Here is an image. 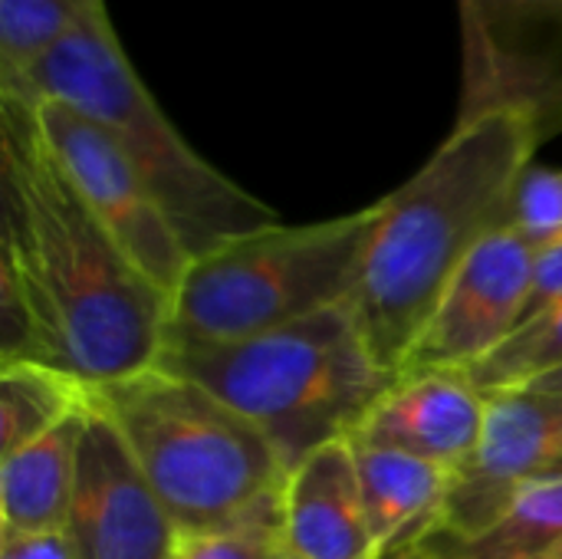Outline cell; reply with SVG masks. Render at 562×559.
Segmentation results:
<instances>
[{"label":"cell","mask_w":562,"mask_h":559,"mask_svg":"<svg viewBox=\"0 0 562 559\" xmlns=\"http://www.w3.org/2000/svg\"><path fill=\"white\" fill-rule=\"evenodd\" d=\"M0 359L86 385L158 366L168 333V297L86 208L20 92H0Z\"/></svg>","instance_id":"1"},{"label":"cell","mask_w":562,"mask_h":559,"mask_svg":"<svg viewBox=\"0 0 562 559\" xmlns=\"http://www.w3.org/2000/svg\"><path fill=\"white\" fill-rule=\"evenodd\" d=\"M540 145L537 125L517 109L458 115L422 171L379 201L349 310L392 376L402 372L461 264L507 224L517 181Z\"/></svg>","instance_id":"2"},{"label":"cell","mask_w":562,"mask_h":559,"mask_svg":"<svg viewBox=\"0 0 562 559\" xmlns=\"http://www.w3.org/2000/svg\"><path fill=\"white\" fill-rule=\"evenodd\" d=\"M0 92L49 99L99 125L148 181L191 257L277 224L267 201L231 181L175 128L128 63L109 13L72 30L23 76L0 82Z\"/></svg>","instance_id":"3"},{"label":"cell","mask_w":562,"mask_h":559,"mask_svg":"<svg viewBox=\"0 0 562 559\" xmlns=\"http://www.w3.org/2000/svg\"><path fill=\"white\" fill-rule=\"evenodd\" d=\"M89 392L181 540L237 527L283 497L273 445L201 382L158 362Z\"/></svg>","instance_id":"4"},{"label":"cell","mask_w":562,"mask_h":559,"mask_svg":"<svg viewBox=\"0 0 562 559\" xmlns=\"http://www.w3.org/2000/svg\"><path fill=\"white\" fill-rule=\"evenodd\" d=\"M158 362L260 428L286 474L313 451L352 438L398 379L372 356L349 303L244 343L165 349Z\"/></svg>","instance_id":"5"},{"label":"cell","mask_w":562,"mask_h":559,"mask_svg":"<svg viewBox=\"0 0 562 559\" xmlns=\"http://www.w3.org/2000/svg\"><path fill=\"white\" fill-rule=\"evenodd\" d=\"M375 221L379 201L316 224L277 221L194 257L168 303L165 349L244 343L346 306Z\"/></svg>","instance_id":"6"},{"label":"cell","mask_w":562,"mask_h":559,"mask_svg":"<svg viewBox=\"0 0 562 559\" xmlns=\"http://www.w3.org/2000/svg\"><path fill=\"white\" fill-rule=\"evenodd\" d=\"M461 112H524L540 138L562 132V0H458Z\"/></svg>","instance_id":"7"},{"label":"cell","mask_w":562,"mask_h":559,"mask_svg":"<svg viewBox=\"0 0 562 559\" xmlns=\"http://www.w3.org/2000/svg\"><path fill=\"white\" fill-rule=\"evenodd\" d=\"M33 105L49 152L86 208L171 303L194 257L148 181L125 152L79 112L49 99H33Z\"/></svg>","instance_id":"8"},{"label":"cell","mask_w":562,"mask_h":559,"mask_svg":"<svg viewBox=\"0 0 562 559\" xmlns=\"http://www.w3.org/2000/svg\"><path fill=\"white\" fill-rule=\"evenodd\" d=\"M63 537L72 559H178L184 544L92 392Z\"/></svg>","instance_id":"9"},{"label":"cell","mask_w":562,"mask_h":559,"mask_svg":"<svg viewBox=\"0 0 562 559\" xmlns=\"http://www.w3.org/2000/svg\"><path fill=\"white\" fill-rule=\"evenodd\" d=\"M533 264L537 247L510 224L487 234L451 277L402 372L471 369L491 356L527 320Z\"/></svg>","instance_id":"10"},{"label":"cell","mask_w":562,"mask_h":559,"mask_svg":"<svg viewBox=\"0 0 562 559\" xmlns=\"http://www.w3.org/2000/svg\"><path fill=\"white\" fill-rule=\"evenodd\" d=\"M487 399L481 445L454 471L435 534H481L562 458V392L517 389Z\"/></svg>","instance_id":"11"},{"label":"cell","mask_w":562,"mask_h":559,"mask_svg":"<svg viewBox=\"0 0 562 559\" xmlns=\"http://www.w3.org/2000/svg\"><path fill=\"white\" fill-rule=\"evenodd\" d=\"M487 402L468 369L402 372L372 405L352 441L461 471L481 445Z\"/></svg>","instance_id":"12"},{"label":"cell","mask_w":562,"mask_h":559,"mask_svg":"<svg viewBox=\"0 0 562 559\" xmlns=\"http://www.w3.org/2000/svg\"><path fill=\"white\" fill-rule=\"evenodd\" d=\"M280 514L290 559H382L349 438L313 451L286 474Z\"/></svg>","instance_id":"13"},{"label":"cell","mask_w":562,"mask_h":559,"mask_svg":"<svg viewBox=\"0 0 562 559\" xmlns=\"http://www.w3.org/2000/svg\"><path fill=\"white\" fill-rule=\"evenodd\" d=\"M352 455L379 557L389 559L438 530L454 471L405 451L369 448L359 441H352Z\"/></svg>","instance_id":"14"},{"label":"cell","mask_w":562,"mask_h":559,"mask_svg":"<svg viewBox=\"0 0 562 559\" xmlns=\"http://www.w3.org/2000/svg\"><path fill=\"white\" fill-rule=\"evenodd\" d=\"M86 415L89 409L26 448L0 458V540L66 530Z\"/></svg>","instance_id":"15"},{"label":"cell","mask_w":562,"mask_h":559,"mask_svg":"<svg viewBox=\"0 0 562 559\" xmlns=\"http://www.w3.org/2000/svg\"><path fill=\"white\" fill-rule=\"evenodd\" d=\"M562 550V478L527 488L474 537L431 534L389 559H547Z\"/></svg>","instance_id":"16"},{"label":"cell","mask_w":562,"mask_h":559,"mask_svg":"<svg viewBox=\"0 0 562 559\" xmlns=\"http://www.w3.org/2000/svg\"><path fill=\"white\" fill-rule=\"evenodd\" d=\"M89 389L49 362L0 359V458L82 415L89 409Z\"/></svg>","instance_id":"17"},{"label":"cell","mask_w":562,"mask_h":559,"mask_svg":"<svg viewBox=\"0 0 562 559\" xmlns=\"http://www.w3.org/2000/svg\"><path fill=\"white\" fill-rule=\"evenodd\" d=\"M105 13V0H0V82L23 76L59 40Z\"/></svg>","instance_id":"18"},{"label":"cell","mask_w":562,"mask_h":559,"mask_svg":"<svg viewBox=\"0 0 562 559\" xmlns=\"http://www.w3.org/2000/svg\"><path fill=\"white\" fill-rule=\"evenodd\" d=\"M468 372L484 395L530 389L562 372V303L527 316L491 356Z\"/></svg>","instance_id":"19"},{"label":"cell","mask_w":562,"mask_h":559,"mask_svg":"<svg viewBox=\"0 0 562 559\" xmlns=\"http://www.w3.org/2000/svg\"><path fill=\"white\" fill-rule=\"evenodd\" d=\"M507 224L533 247L562 241V168L530 165L510 198Z\"/></svg>","instance_id":"20"},{"label":"cell","mask_w":562,"mask_h":559,"mask_svg":"<svg viewBox=\"0 0 562 559\" xmlns=\"http://www.w3.org/2000/svg\"><path fill=\"white\" fill-rule=\"evenodd\" d=\"M178 559H290L283 544L280 501L237 527L184 540Z\"/></svg>","instance_id":"21"},{"label":"cell","mask_w":562,"mask_h":559,"mask_svg":"<svg viewBox=\"0 0 562 559\" xmlns=\"http://www.w3.org/2000/svg\"><path fill=\"white\" fill-rule=\"evenodd\" d=\"M562 303V241L537 247V264H533V290H530V306L527 316L543 313L550 306Z\"/></svg>","instance_id":"22"},{"label":"cell","mask_w":562,"mask_h":559,"mask_svg":"<svg viewBox=\"0 0 562 559\" xmlns=\"http://www.w3.org/2000/svg\"><path fill=\"white\" fill-rule=\"evenodd\" d=\"M0 559H72V554L63 534H49V537L0 540Z\"/></svg>","instance_id":"23"},{"label":"cell","mask_w":562,"mask_h":559,"mask_svg":"<svg viewBox=\"0 0 562 559\" xmlns=\"http://www.w3.org/2000/svg\"><path fill=\"white\" fill-rule=\"evenodd\" d=\"M530 389H547V392H562V372H557V376H550V379H543V382H537V385H530Z\"/></svg>","instance_id":"24"},{"label":"cell","mask_w":562,"mask_h":559,"mask_svg":"<svg viewBox=\"0 0 562 559\" xmlns=\"http://www.w3.org/2000/svg\"><path fill=\"white\" fill-rule=\"evenodd\" d=\"M547 478H562V458H560V461H557V465H553V471H550ZM547 478H543V481H547Z\"/></svg>","instance_id":"25"},{"label":"cell","mask_w":562,"mask_h":559,"mask_svg":"<svg viewBox=\"0 0 562 559\" xmlns=\"http://www.w3.org/2000/svg\"><path fill=\"white\" fill-rule=\"evenodd\" d=\"M547 559H562V550H557V554H553V557H547Z\"/></svg>","instance_id":"26"}]
</instances>
